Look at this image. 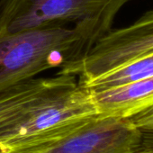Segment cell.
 I'll return each instance as SVG.
<instances>
[{"mask_svg": "<svg viewBox=\"0 0 153 153\" xmlns=\"http://www.w3.org/2000/svg\"><path fill=\"white\" fill-rule=\"evenodd\" d=\"M97 115L89 89L75 75L20 81L0 91L3 153L58 138Z\"/></svg>", "mask_w": 153, "mask_h": 153, "instance_id": "6da1fadb", "label": "cell"}, {"mask_svg": "<svg viewBox=\"0 0 153 153\" xmlns=\"http://www.w3.org/2000/svg\"><path fill=\"white\" fill-rule=\"evenodd\" d=\"M113 24L89 20L65 26L0 30V91L53 68L83 59Z\"/></svg>", "mask_w": 153, "mask_h": 153, "instance_id": "7a4b0ae2", "label": "cell"}, {"mask_svg": "<svg viewBox=\"0 0 153 153\" xmlns=\"http://www.w3.org/2000/svg\"><path fill=\"white\" fill-rule=\"evenodd\" d=\"M131 0H0V30L65 26L98 20L113 24Z\"/></svg>", "mask_w": 153, "mask_h": 153, "instance_id": "3957f363", "label": "cell"}, {"mask_svg": "<svg viewBox=\"0 0 153 153\" xmlns=\"http://www.w3.org/2000/svg\"><path fill=\"white\" fill-rule=\"evenodd\" d=\"M153 51V9L131 25L109 31L86 56L58 73L78 76L82 85Z\"/></svg>", "mask_w": 153, "mask_h": 153, "instance_id": "277c9868", "label": "cell"}, {"mask_svg": "<svg viewBox=\"0 0 153 153\" xmlns=\"http://www.w3.org/2000/svg\"><path fill=\"white\" fill-rule=\"evenodd\" d=\"M142 139L131 118L97 114L64 135L8 153H128Z\"/></svg>", "mask_w": 153, "mask_h": 153, "instance_id": "5b68a950", "label": "cell"}, {"mask_svg": "<svg viewBox=\"0 0 153 153\" xmlns=\"http://www.w3.org/2000/svg\"><path fill=\"white\" fill-rule=\"evenodd\" d=\"M89 91L98 115L131 118L153 105V76L114 88Z\"/></svg>", "mask_w": 153, "mask_h": 153, "instance_id": "8992f818", "label": "cell"}, {"mask_svg": "<svg viewBox=\"0 0 153 153\" xmlns=\"http://www.w3.org/2000/svg\"><path fill=\"white\" fill-rule=\"evenodd\" d=\"M152 76L153 51L106 72L83 86L89 90H104L138 82Z\"/></svg>", "mask_w": 153, "mask_h": 153, "instance_id": "52a82bcc", "label": "cell"}, {"mask_svg": "<svg viewBox=\"0 0 153 153\" xmlns=\"http://www.w3.org/2000/svg\"><path fill=\"white\" fill-rule=\"evenodd\" d=\"M131 119L142 132L153 134V119Z\"/></svg>", "mask_w": 153, "mask_h": 153, "instance_id": "ba28073f", "label": "cell"}, {"mask_svg": "<svg viewBox=\"0 0 153 153\" xmlns=\"http://www.w3.org/2000/svg\"><path fill=\"white\" fill-rule=\"evenodd\" d=\"M133 119H153V105L144 109L143 111L140 112L136 115L132 116Z\"/></svg>", "mask_w": 153, "mask_h": 153, "instance_id": "9c48e42d", "label": "cell"}, {"mask_svg": "<svg viewBox=\"0 0 153 153\" xmlns=\"http://www.w3.org/2000/svg\"><path fill=\"white\" fill-rule=\"evenodd\" d=\"M3 152H4V148H3L2 144L0 143V153H3Z\"/></svg>", "mask_w": 153, "mask_h": 153, "instance_id": "30bf717a", "label": "cell"}]
</instances>
